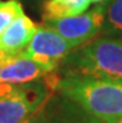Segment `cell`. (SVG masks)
I'll return each mask as SVG.
<instances>
[{
    "mask_svg": "<svg viewBox=\"0 0 122 123\" xmlns=\"http://www.w3.org/2000/svg\"><path fill=\"white\" fill-rule=\"evenodd\" d=\"M57 91L92 118L101 121L122 118V81L66 75L61 76Z\"/></svg>",
    "mask_w": 122,
    "mask_h": 123,
    "instance_id": "6da1fadb",
    "label": "cell"
},
{
    "mask_svg": "<svg viewBox=\"0 0 122 123\" xmlns=\"http://www.w3.org/2000/svg\"><path fill=\"white\" fill-rule=\"evenodd\" d=\"M31 123H91V118L74 101L56 91Z\"/></svg>",
    "mask_w": 122,
    "mask_h": 123,
    "instance_id": "8992f818",
    "label": "cell"
},
{
    "mask_svg": "<svg viewBox=\"0 0 122 123\" xmlns=\"http://www.w3.org/2000/svg\"><path fill=\"white\" fill-rule=\"evenodd\" d=\"M50 71L41 63L34 61L29 57L24 56H14L13 59L4 65L0 71V83H27L40 80L49 75Z\"/></svg>",
    "mask_w": 122,
    "mask_h": 123,
    "instance_id": "52a82bcc",
    "label": "cell"
},
{
    "mask_svg": "<svg viewBox=\"0 0 122 123\" xmlns=\"http://www.w3.org/2000/svg\"><path fill=\"white\" fill-rule=\"evenodd\" d=\"M36 30L38 26L30 18L25 14L19 16L0 35V50L9 56L20 55L27 47Z\"/></svg>",
    "mask_w": 122,
    "mask_h": 123,
    "instance_id": "ba28073f",
    "label": "cell"
},
{
    "mask_svg": "<svg viewBox=\"0 0 122 123\" xmlns=\"http://www.w3.org/2000/svg\"><path fill=\"white\" fill-rule=\"evenodd\" d=\"M21 15H24V9L19 0L0 1V35L14 20Z\"/></svg>",
    "mask_w": 122,
    "mask_h": 123,
    "instance_id": "8fae6325",
    "label": "cell"
},
{
    "mask_svg": "<svg viewBox=\"0 0 122 123\" xmlns=\"http://www.w3.org/2000/svg\"><path fill=\"white\" fill-rule=\"evenodd\" d=\"M60 78L54 71L27 83H0V123H31L57 91Z\"/></svg>",
    "mask_w": 122,
    "mask_h": 123,
    "instance_id": "3957f363",
    "label": "cell"
},
{
    "mask_svg": "<svg viewBox=\"0 0 122 123\" xmlns=\"http://www.w3.org/2000/svg\"><path fill=\"white\" fill-rule=\"evenodd\" d=\"M105 23V3L80 15L46 21L44 25L59 32L74 47L81 46L101 34Z\"/></svg>",
    "mask_w": 122,
    "mask_h": 123,
    "instance_id": "277c9868",
    "label": "cell"
},
{
    "mask_svg": "<svg viewBox=\"0 0 122 123\" xmlns=\"http://www.w3.org/2000/svg\"><path fill=\"white\" fill-rule=\"evenodd\" d=\"M101 35L122 39V0H107L105 3V23Z\"/></svg>",
    "mask_w": 122,
    "mask_h": 123,
    "instance_id": "30bf717a",
    "label": "cell"
},
{
    "mask_svg": "<svg viewBox=\"0 0 122 123\" xmlns=\"http://www.w3.org/2000/svg\"><path fill=\"white\" fill-rule=\"evenodd\" d=\"M14 56H10V57H1V59H0V71H1V68L4 67V65L5 63H8L11 59H13Z\"/></svg>",
    "mask_w": 122,
    "mask_h": 123,
    "instance_id": "4fadbf2b",
    "label": "cell"
},
{
    "mask_svg": "<svg viewBox=\"0 0 122 123\" xmlns=\"http://www.w3.org/2000/svg\"><path fill=\"white\" fill-rule=\"evenodd\" d=\"M91 0H47L42 8V21L76 16L90 8Z\"/></svg>",
    "mask_w": 122,
    "mask_h": 123,
    "instance_id": "9c48e42d",
    "label": "cell"
},
{
    "mask_svg": "<svg viewBox=\"0 0 122 123\" xmlns=\"http://www.w3.org/2000/svg\"><path fill=\"white\" fill-rule=\"evenodd\" d=\"M91 1L94 3V4H100V3H103L105 0H91Z\"/></svg>",
    "mask_w": 122,
    "mask_h": 123,
    "instance_id": "5bb4252c",
    "label": "cell"
},
{
    "mask_svg": "<svg viewBox=\"0 0 122 123\" xmlns=\"http://www.w3.org/2000/svg\"><path fill=\"white\" fill-rule=\"evenodd\" d=\"M74 49L75 47L59 32L44 25L38 27L31 41L20 56L29 57L50 71H57L62 60Z\"/></svg>",
    "mask_w": 122,
    "mask_h": 123,
    "instance_id": "5b68a950",
    "label": "cell"
},
{
    "mask_svg": "<svg viewBox=\"0 0 122 123\" xmlns=\"http://www.w3.org/2000/svg\"><path fill=\"white\" fill-rule=\"evenodd\" d=\"M61 76L78 75L122 81V39L101 35L75 47L59 66Z\"/></svg>",
    "mask_w": 122,
    "mask_h": 123,
    "instance_id": "7a4b0ae2",
    "label": "cell"
},
{
    "mask_svg": "<svg viewBox=\"0 0 122 123\" xmlns=\"http://www.w3.org/2000/svg\"><path fill=\"white\" fill-rule=\"evenodd\" d=\"M91 118V123H122V118L117 119H110V121H101V119H96V118Z\"/></svg>",
    "mask_w": 122,
    "mask_h": 123,
    "instance_id": "7c38bea8",
    "label": "cell"
}]
</instances>
